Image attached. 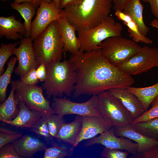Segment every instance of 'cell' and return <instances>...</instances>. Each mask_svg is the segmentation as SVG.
Masks as SVG:
<instances>
[{
	"mask_svg": "<svg viewBox=\"0 0 158 158\" xmlns=\"http://www.w3.org/2000/svg\"><path fill=\"white\" fill-rule=\"evenodd\" d=\"M76 73L74 98L83 95H97L116 88H128L135 83L131 76L110 63L100 48L70 56Z\"/></svg>",
	"mask_w": 158,
	"mask_h": 158,
	"instance_id": "cell-1",
	"label": "cell"
},
{
	"mask_svg": "<svg viewBox=\"0 0 158 158\" xmlns=\"http://www.w3.org/2000/svg\"><path fill=\"white\" fill-rule=\"evenodd\" d=\"M111 0H77L62 10L63 15L79 32L93 28L109 16Z\"/></svg>",
	"mask_w": 158,
	"mask_h": 158,
	"instance_id": "cell-2",
	"label": "cell"
},
{
	"mask_svg": "<svg viewBox=\"0 0 158 158\" xmlns=\"http://www.w3.org/2000/svg\"><path fill=\"white\" fill-rule=\"evenodd\" d=\"M47 77L42 86L47 98L71 96L76 81V73L69 59L46 66Z\"/></svg>",
	"mask_w": 158,
	"mask_h": 158,
	"instance_id": "cell-3",
	"label": "cell"
},
{
	"mask_svg": "<svg viewBox=\"0 0 158 158\" xmlns=\"http://www.w3.org/2000/svg\"><path fill=\"white\" fill-rule=\"evenodd\" d=\"M33 47L38 66L61 61L64 52L57 20L33 40Z\"/></svg>",
	"mask_w": 158,
	"mask_h": 158,
	"instance_id": "cell-4",
	"label": "cell"
},
{
	"mask_svg": "<svg viewBox=\"0 0 158 158\" xmlns=\"http://www.w3.org/2000/svg\"><path fill=\"white\" fill-rule=\"evenodd\" d=\"M122 30L121 23L108 16L97 25L78 32L80 50L86 52L100 49L102 42L109 37L121 36Z\"/></svg>",
	"mask_w": 158,
	"mask_h": 158,
	"instance_id": "cell-5",
	"label": "cell"
},
{
	"mask_svg": "<svg viewBox=\"0 0 158 158\" xmlns=\"http://www.w3.org/2000/svg\"><path fill=\"white\" fill-rule=\"evenodd\" d=\"M96 109L99 114L109 118L114 126L132 124L134 119L121 101L109 91L97 95Z\"/></svg>",
	"mask_w": 158,
	"mask_h": 158,
	"instance_id": "cell-6",
	"label": "cell"
},
{
	"mask_svg": "<svg viewBox=\"0 0 158 158\" xmlns=\"http://www.w3.org/2000/svg\"><path fill=\"white\" fill-rule=\"evenodd\" d=\"M99 46L108 61L117 66L141 48L133 40L122 37L121 35L108 38Z\"/></svg>",
	"mask_w": 158,
	"mask_h": 158,
	"instance_id": "cell-7",
	"label": "cell"
},
{
	"mask_svg": "<svg viewBox=\"0 0 158 158\" xmlns=\"http://www.w3.org/2000/svg\"><path fill=\"white\" fill-rule=\"evenodd\" d=\"M12 81L16 87V97L23 102L29 108L44 116L54 113L49 102L44 96L42 87L24 84L19 80Z\"/></svg>",
	"mask_w": 158,
	"mask_h": 158,
	"instance_id": "cell-8",
	"label": "cell"
},
{
	"mask_svg": "<svg viewBox=\"0 0 158 158\" xmlns=\"http://www.w3.org/2000/svg\"><path fill=\"white\" fill-rule=\"evenodd\" d=\"M158 48L145 46L117 67L127 75L132 76L146 72L157 67Z\"/></svg>",
	"mask_w": 158,
	"mask_h": 158,
	"instance_id": "cell-9",
	"label": "cell"
},
{
	"mask_svg": "<svg viewBox=\"0 0 158 158\" xmlns=\"http://www.w3.org/2000/svg\"><path fill=\"white\" fill-rule=\"evenodd\" d=\"M97 97L92 95L88 100L82 103L75 102L66 98L54 97L51 107L55 114L61 117L75 114L81 116L100 114L96 109Z\"/></svg>",
	"mask_w": 158,
	"mask_h": 158,
	"instance_id": "cell-10",
	"label": "cell"
},
{
	"mask_svg": "<svg viewBox=\"0 0 158 158\" xmlns=\"http://www.w3.org/2000/svg\"><path fill=\"white\" fill-rule=\"evenodd\" d=\"M62 9H59L53 1L42 2L37 8L36 15L32 22L30 36L33 40L53 22L63 16Z\"/></svg>",
	"mask_w": 158,
	"mask_h": 158,
	"instance_id": "cell-11",
	"label": "cell"
},
{
	"mask_svg": "<svg viewBox=\"0 0 158 158\" xmlns=\"http://www.w3.org/2000/svg\"><path fill=\"white\" fill-rule=\"evenodd\" d=\"M114 126L111 120L104 115L82 116L81 129L73 147H75L82 141L92 138Z\"/></svg>",
	"mask_w": 158,
	"mask_h": 158,
	"instance_id": "cell-12",
	"label": "cell"
},
{
	"mask_svg": "<svg viewBox=\"0 0 158 158\" xmlns=\"http://www.w3.org/2000/svg\"><path fill=\"white\" fill-rule=\"evenodd\" d=\"M112 128L104 132L98 136L88 140L85 144V146L89 147L95 144H99L108 148L125 150L135 156L139 154L136 143L126 137H117L114 133Z\"/></svg>",
	"mask_w": 158,
	"mask_h": 158,
	"instance_id": "cell-13",
	"label": "cell"
},
{
	"mask_svg": "<svg viewBox=\"0 0 158 158\" xmlns=\"http://www.w3.org/2000/svg\"><path fill=\"white\" fill-rule=\"evenodd\" d=\"M33 41L30 36L23 38L19 46L14 51L13 54L18 62L14 73L20 78L31 69L38 66L33 51Z\"/></svg>",
	"mask_w": 158,
	"mask_h": 158,
	"instance_id": "cell-14",
	"label": "cell"
},
{
	"mask_svg": "<svg viewBox=\"0 0 158 158\" xmlns=\"http://www.w3.org/2000/svg\"><path fill=\"white\" fill-rule=\"evenodd\" d=\"M112 129L117 136L126 137L136 143L139 154L142 153L158 145L157 140L145 136L138 132L134 128L132 124L114 126Z\"/></svg>",
	"mask_w": 158,
	"mask_h": 158,
	"instance_id": "cell-15",
	"label": "cell"
},
{
	"mask_svg": "<svg viewBox=\"0 0 158 158\" xmlns=\"http://www.w3.org/2000/svg\"><path fill=\"white\" fill-rule=\"evenodd\" d=\"M59 29L62 42L64 52H68L72 55L80 51V43L74 26L63 16L57 20Z\"/></svg>",
	"mask_w": 158,
	"mask_h": 158,
	"instance_id": "cell-16",
	"label": "cell"
},
{
	"mask_svg": "<svg viewBox=\"0 0 158 158\" xmlns=\"http://www.w3.org/2000/svg\"><path fill=\"white\" fill-rule=\"evenodd\" d=\"M18 112L16 116L11 120H4L2 122L17 128H31L44 114L36 110L29 108L23 102L19 100Z\"/></svg>",
	"mask_w": 158,
	"mask_h": 158,
	"instance_id": "cell-17",
	"label": "cell"
},
{
	"mask_svg": "<svg viewBox=\"0 0 158 158\" xmlns=\"http://www.w3.org/2000/svg\"><path fill=\"white\" fill-rule=\"evenodd\" d=\"M109 91L121 101L131 113L134 120L140 116L145 111L140 101L127 88H114Z\"/></svg>",
	"mask_w": 158,
	"mask_h": 158,
	"instance_id": "cell-18",
	"label": "cell"
},
{
	"mask_svg": "<svg viewBox=\"0 0 158 158\" xmlns=\"http://www.w3.org/2000/svg\"><path fill=\"white\" fill-rule=\"evenodd\" d=\"M13 145L19 155L26 158L31 157L35 153L45 150L47 148L39 139L28 135L15 141Z\"/></svg>",
	"mask_w": 158,
	"mask_h": 158,
	"instance_id": "cell-19",
	"label": "cell"
},
{
	"mask_svg": "<svg viewBox=\"0 0 158 158\" xmlns=\"http://www.w3.org/2000/svg\"><path fill=\"white\" fill-rule=\"evenodd\" d=\"M26 37L24 24L16 20L15 16L0 17V37L4 36L8 39L16 40Z\"/></svg>",
	"mask_w": 158,
	"mask_h": 158,
	"instance_id": "cell-20",
	"label": "cell"
},
{
	"mask_svg": "<svg viewBox=\"0 0 158 158\" xmlns=\"http://www.w3.org/2000/svg\"><path fill=\"white\" fill-rule=\"evenodd\" d=\"M141 0H130L123 11L130 17L137 24L140 32L146 36L150 28L145 24L143 19L144 6Z\"/></svg>",
	"mask_w": 158,
	"mask_h": 158,
	"instance_id": "cell-21",
	"label": "cell"
},
{
	"mask_svg": "<svg viewBox=\"0 0 158 158\" xmlns=\"http://www.w3.org/2000/svg\"><path fill=\"white\" fill-rule=\"evenodd\" d=\"M82 125V116L77 115L73 122L63 124L56 138L73 145L80 133Z\"/></svg>",
	"mask_w": 158,
	"mask_h": 158,
	"instance_id": "cell-22",
	"label": "cell"
},
{
	"mask_svg": "<svg viewBox=\"0 0 158 158\" xmlns=\"http://www.w3.org/2000/svg\"><path fill=\"white\" fill-rule=\"evenodd\" d=\"M10 84L12 87L9 95L0 105V120L1 121L12 120L16 116L19 111L18 106L19 100L14 95L16 87L12 81Z\"/></svg>",
	"mask_w": 158,
	"mask_h": 158,
	"instance_id": "cell-23",
	"label": "cell"
},
{
	"mask_svg": "<svg viewBox=\"0 0 158 158\" xmlns=\"http://www.w3.org/2000/svg\"><path fill=\"white\" fill-rule=\"evenodd\" d=\"M115 14L119 19L123 22V24L127 27L129 37L132 38V40L137 43L141 42L148 44H152V40L141 33L135 22L123 10H116Z\"/></svg>",
	"mask_w": 158,
	"mask_h": 158,
	"instance_id": "cell-24",
	"label": "cell"
},
{
	"mask_svg": "<svg viewBox=\"0 0 158 158\" xmlns=\"http://www.w3.org/2000/svg\"><path fill=\"white\" fill-rule=\"evenodd\" d=\"M127 88L138 98L145 111L148 109L151 103L158 96V81L155 84L148 87H136L130 86Z\"/></svg>",
	"mask_w": 158,
	"mask_h": 158,
	"instance_id": "cell-25",
	"label": "cell"
},
{
	"mask_svg": "<svg viewBox=\"0 0 158 158\" xmlns=\"http://www.w3.org/2000/svg\"><path fill=\"white\" fill-rule=\"evenodd\" d=\"M11 6V8L17 11L23 18L26 31L25 37L30 36L32 20L38 7L33 2H24L19 4L13 3Z\"/></svg>",
	"mask_w": 158,
	"mask_h": 158,
	"instance_id": "cell-26",
	"label": "cell"
},
{
	"mask_svg": "<svg viewBox=\"0 0 158 158\" xmlns=\"http://www.w3.org/2000/svg\"><path fill=\"white\" fill-rule=\"evenodd\" d=\"M132 124L141 134L158 140V117Z\"/></svg>",
	"mask_w": 158,
	"mask_h": 158,
	"instance_id": "cell-27",
	"label": "cell"
},
{
	"mask_svg": "<svg viewBox=\"0 0 158 158\" xmlns=\"http://www.w3.org/2000/svg\"><path fill=\"white\" fill-rule=\"evenodd\" d=\"M17 61L16 57H13L7 64L5 71L0 76V102L2 103L6 99L7 87L10 84L11 77L15 64Z\"/></svg>",
	"mask_w": 158,
	"mask_h": 158,
	"instance_id": "cell-28",
	"label": "cell"
},
{
	"mask_svg": "<svg viewBox=\"0 0 158 158\" xmlns=\"http://www.w3.org/2000/svg\"><path fill=\"white\" fill-rule=\"evenodd\" d=\"M20 41L14 43L5 44L1 43L0 47V75L4 72V67L6 63L9 58L13 54L17 45Z\"/></svg>",
	"mask_w": 158,
	"mask_h": 158,
	"instance_id": "cell-29",
	"label": "cell"
},
{
	"mask_svg": "<svg viewBox=\"0 0 158 158\" xmlns=\"http://www.w3.org/2000/svg\"><path fill=\"white\" fill-rule=\"evenodd\" d=\"M50 135L56 137L60 128L65 123V121L58 115L54 113L45 116Z\"/></svg>",
	"mask_w": 158,
	"mask_h": 158,
	"instance_id": "cell-30",
	"label": "cell"
},
{
	"mask_svg": "<svg viewBox=\"0 0 158 158\" xmlns=\"http://www.w3.org/2000/svg\"><path fill=\"white\" fill-rule=\"evenodd\" d=\"M68 149L64 146L54 145L47 148L45 150L44 158H63L70 156Z\"/></svg>",
	"mask_w": 158,
	"mask_h": 158,
	"instance_id": "cell-31",
	"label": "cell"
},
{
	"mask_svg": "<svg viewBox=\"0 0 158 158\" xmlns=\"http://www.w3.org/2000/svg\"><path fill=\"white\" fill-rule=\"evenodd\" d=\"M22 137L17 132L5 128H0V148L10 143L13 142Z\"/></svg>",
	"mask_w": 158,
	"mask_h": 158,
	"instance_id": "cell-32",
	"label": "cell"
},
{
	"mask_svg": "<svg viewBox=\"0 0 158 158\" xmlns=\"http://www.w3.org/2000/svg\"><path fill=\"white\" fill-rule=\"evenodd\" d=\"M150 108L140 116L135 119L133 123L147 121L158 117V96L152 102Z\"/></svg>",
	"mask_w": 158,
	"mask_h": 158,
	"instance_id": "cell-33",
	"label": "cell"
},
{
	"mask_svg": "<svg viewBox=\"0 0 158 158\" xmlns=\"http://www.w3.org/2000/svg\"><path fill=\"white\" fill-rule=\"evenodd\" d=\"M31 130L39 135L52 139L45 116H43L31 128Z\"/></svg>",
	"mask_w": 158,
	"mask_h": 158,
	"instance_id": "cell-34",
	"label": "cell"
},
{
	"mask_svg": "<svg viewBox=\"0 0 158 158\" xmlns=\"http://www.w3.org/2000/svg\"><path fill=\"white\" fill-rule=\"evenodd\" d=\"M129 153L126 151L105 147L101 153L100 156L104 158H127Z\"/></svg>",
	"mask_w": 158,
	"mask_h": 158,
	"instance_id": "cell-35",
	"label": "cell"
},
{
	"mask_svg": "<svg viewBox=\"0 0 158 158\" xmlns=\"http://www.w3.org/2000/svg\"><path fill=\"white\" fill-rule=\"evenodd\" d=\"M0 158H20L13 145L8 144L0 148Z\"/></svg>",
	"mask_w": 158,
	"mask_h": 158,
	"instance_id": "cell-36",
	"label": "cell"
},
{
	"mask_svg": "<svg viewBox=\"0 0 158 158\" xmlns=\"http://www.w3.org/2000/svg\"><path fill=\"white\" fill-rule=\"evenodd\" d=\"M22 83L29 85H36L39 83L36 68H33L20 78V80Z\"/></svg>",
	"mask_w": 158,
	"mask_h": 158,
	"instance_id": "cell-37",
	"label": "cell"
},
{
	"mask_svg": "<svg viewBox=\"0 0 158 158\" xmlns=\"http://www.w3.org/2000/svg\"><path fill=\"white\" fill-rule=\"evenodd\" d=\"M38 78L39 81L44 82L47 77V68L46 65L44 63L39 65L36 68Z\"/></svg>",
	"mask_w": 158,
	"mask_h": 158,
	"instance_id": "cell-38",
	"label": "cell"
},
{
	"mask_svg": "<svg viewBox=\"0 0 158 158\" xmlns=\"http://www.w3.org/2000/svg\"><path fill=\"white\" fill-rule=\"evenodd\" d=\"M138 155L143 158H158V145Z\"/></svg>",
	"mask_w": 158,
	"mask_h": 158,
	"instance_id": "cell-39",
	"label": "cell"
},
{
	"mask_svg": "<svg viewBox=\"0 0 158 158\" xmlns=\"http://www.w3.org/2000/svg\"><path fill=\"white\" fill-rule=\"evenodd\" d=\"M130 0H111L114 4V8L115 11L123 10Z\"/></svg>",
	"mask_w": 158,
	"mask_h": 158,
	"instance_id": "cell-40",
	"label": "cell"
},
{
	"mask_svg": "<svg viewBox=\"0 0 158 158\" xmlns=\"http://www.w3.org/2000/svg\"><path fill=\"white\" fill-rule=\"evenodd\" d=\"M150 4L152 14L158 20V0H147Z\"/></svg>",
	"mask_w": 158,
	"mask_h": 158,
	"instance_id": "cell-41",
	"label": "cell"
},
{
	"mask_svg": "<svg viewBox=\"0 0 158 158\" xmlns=\"http://www.w3.org/2000/svg\"><path fill=\"white\" fill-rule=\"evenodd\" d=\"M77 0H60L59 8L64 9L75 3Z\"/></svg>",
	"mask_w": 158,
	"mask_h": 158,
	"instance_id": "cell-42",
	"label": "cell"
},
{
	"mask_svg": "<svg viewBox=\"0 0 158 158\" xmlns=\"http://www.w3.org/2000/svg\"><path fill=\"white\" fill-rule=\"evenodd\" d=\"M54 1L57 6L59 8V3L60 0H34L33 2L37 7L39 6L40 3L42 1H44L48 3H50L51 1Z\"/></svg>",
	"mask_w": 158,
	"mask_h": 158,
	"instance_id": "cell-43",
	"label": "cell"
},
{
	"mask_svg": "<svg viewBox=\"0 0 158 158\" xmlns=\"http://www.w3.org/2000/svg\"><path fill=\"white\" fill-rule=\"evenodd\" d=\"M150 25L158 29V20L156 19H154L151 22Z\"/></svg>",
	"mask_w": 158,
	"mask_h": 158,
	"instance_id": "cell-44",
	"label": "cell"
},
{
	"mask_svg": "<svg viewBox=\"0 0 158 158\" xmlns=\"http://www.w3.org/2000/svg\"><path fill=\"white\" fill-rule=\"evenodd\" d=\"M34 0H14L13 3L19 4L24 2H33Z\"/></svg>",
	"mask_w": 158,
	"mask_h": 158,
	"instance_id": "cell-45",
	"label": "cell"
},
{
	"mask_svg": "<svg viewBox=\"0 0 158 158\" xmlns=\"http://www.w3.org/2000/svg\"><path fill=\"white\" fill-rule=\"evenodd\" d=\"M141 1H143L144 2H147V0H141Z\"/></svg>",
	"mask_w": 158,
	"mask_h": 158,
	"instance_id": "cell-46",
	"label": "cell"
},
{
	"mask_svg": "<svg viewBox=\"0 0 158 158\" xmlns=\"http://www.w3.org/2000/svg\"><path fill=\"white\" fill-rule=\"evenodd\" d=\"M157 67H158V63L157 65Z\"/></svg>",
	"mask_w": 158,
	"mask_h": 158,
	"instance_id": "cell-47",
	"label": "cell"
},
{
	"mask_svg": "<svg viewBox=\"0 0 158 158\" xmlns=\"http://www.w3.org/2000/svg\"></svg>",
	"mask_w": 158,
	"mask_h": 158,
	"instance_id": "cell-48",
	"label": "cell"
},
{
	"mask_svg": "<svg viewBox=\"0 0 158 158\" xmlns=\"http://www.w3.org/2000/svg\"></svg>",
	"mask_w": 158,
	"mask_h": 158,
	"instance_id": "cell-49",
	"label": "cell"
}]
</instances>
